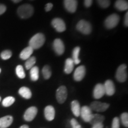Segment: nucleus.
<instances>
[{"label": "nucleus", "mask_w": 128, "mask_h": 128, "mask_svg": "<svg viewBox=\"0 0 128 128\" xmlns=\"http://www.w3.org/2000/svg\"><path fill=\"white\" fill-rule=\"evenodd\" d=\"M12 2H14V3H18L21 2V1H22V0H12Z\"/></svg>", "instance_id": "nucleus-40"}, {"label": "nucleus", "mask_w": 128, "mask_h": 128, "mask_svg": "<svg viewBox=\"0 0 128 128\" xmlns=\"http://www.w3.org/2000/svg\"><path fill=\"white\" fill-rule=\"evenodd\" d=\"M104 116H103V115L99 114H93L92 119H91L89 123L92 125H94V124H103V121L104 120Z\"/></svg>", "instance_id": "nucleus-23"}, {"label": "nucleus", "mask_w": 128, "mask_h": 128, "mask_svg": "<svg viewBox=\"0 0 128 128\" xmlns=\"http://www.w3.org/2000/svg\"><path fill=\"white\" fill-rule=\"evenodd\" d=\"M16 72L17 76L21 78V79H23V78H25L26 74L24 71L23 67L22 65H19L18 66H17L16 68Z\"/></svg>", "instance_id": "nucleus-29"}, {"label": "nucleus", "mask_w": 128, "mask_h": 128, "mask_svg": "<svg viewBox=\"0 0 128 128\" xmlns=\"http://www.w3.org/2000/svg\"><path fill=\"white\" fill-rule=\"evenodd\" d=\"M74 62L72 59L68 58L65 60V68H64V72L66 74H70L72 72L74 68Z\"/></svg>", "instance_id": "nucleus-19"}, {"label": "nucleus", "mask_w": 128, "mask_h": 128, "mask_svg": "<svg viewBox=\"0 0 128 128\" xmlns=\"http://www.w3.org/2000/svg\"><path fill=\"white\" fill-rule=\"evenodd\" d=\"M120 119L117 117H115L112 121V128H120Z\"/></svg>", "instance_id": "nucleus-33"}, {"label": "nucleus", "mask_w": 128, "mask_h": 128, "mask_svg": "<svg viewBox=\"0 0 128 128\" xmlns=\"http://www.w3.org/2000/svg\"><path fill=\"white\" fill-rule=\"evenodd\" d=\"M1 97H0V102H1Z\"/></svg>", "instance_id": "nucleus-42"}, {"label": "nucleus", "mask_w": 128, "mask_h": 128, "mask_svg": "<svg viewBox=\"0 0 128 128\" xmlns=\"http://www.w3.org/2000/svg\"><path fill=\"white\" fill-rule=\"evenodd\" d=\"M64 5L67 12L74 13L77 9V0H64Z\"/></svg>", "instance_id": "nucleus-12"}, {"label": "nucleus", "mask_w": 128, "mask_h": 128, "mask_svg": "<svg viewBox=\"0 0 128 128\" xmlns=\"http://www.w3.org/2000/svg\"><path fill=\"white\" fill-rule=\"evenodd\" d=\"M92 3V0H84V6L88 8L91 7Z\"/></svg>", "instance_id": "nucleus-36"}, {"label": "nucleus", "mask_w": 128, "mask_h": 128, "mask_svg": "<svg viewBox=\"0 0 128 128\" xmlns=\"http://www.w3.org/2000/svg\"><path fill=\"white\" fill-rule=\"evenodd\" d=\"M120 21V17L117 14H112L107 17L104 21L105 27L108 29L114 28L118 24Z\"/></svg>", "instance_id": "nucleus-3"}, {"label": "nucleus", "mask_w": 128, "mask_h": 128, "mask_svg": "<svg viewBox=\"0 0 128 128\" xmlns=\"http://www.w3.org/2000/svg\"><path fill=\"white\" fill-rule=\"evenodd\" d=\"M109 104L108 103H102V102L95 101V102H92L91 103L90 108L94 111L97 112H103L109 108Z\"/></svg>", "instance_id": "nucleus-8"}, {"label": "nucleus", "mask_w": 128, "mask_h": 128, "mask_svg": "<svg viewBox=\"0 0 128 128\" xmlns=\"http://www.w3.org/2000/svg\"><path fill=\"white\" fill-rule=\"evenodd\" d=\"M92 126V128H103L104 127L103 124H97Z\"/></svg>", "instance_id": "nucleus-39"}, {"label": "nucleus", "mask_w": 128, "mask_h": 128, "mask_svg": "<svg viewBox=\"0 0 128 128\" xmlns=\"http://www.w3.org/2000/svg\"><path fill=\"white\" fill-rule=\"evenodd\" d=\"M92 112L91 108L87 106L81 108V112H80V116H81L83 120L86 122L89 123L92 119Z\"/></svg>", "instance_id": "nucleus-7"}, {"label": "nucleus", "mask_w": 128, "mask_h": 128, "mask_svg": "<svg viewBox=\"0 0 128 128\" xmlns=\"http://www.w3.org/2000/svg\"><path fill=\"white\" fill-rule=\"evenodd\" d=\"M17 12L21 18H28L34 13V8L30 4H23L18 8Z\"/></svg>", "instance_id": "nucleus-1"}, {"label": "nucleus", "mask_w": 128, "mask_h": 128, "mask_svg": "<svg viewBox=\"0 0 128 128\" xmlns=\"http://www.w3.org/2000/svg\"><path fill=\"white\" fill-rule=\"evenodd\" d=\"M105 94V90L104 85L102 84H97L94 87L93 90V96L94 98L99 99L103 97Z\"/></svg>", "instance_id": "nucleus-15"}, {"label": "nucleus", "mask_w": 128, "mask_h": 128, "mask_svg": "<svg viewBox=\"0 0 128 128\" xmlns=\"http://www.w3.org/2000/svg\"><path fill=\"white\" fill-rule=\"evenodd\" d=\"M13 118L12 116H6L0 118V128H7L12 124Z\"/></svg>", "instance_id": "nucleus-17"}, {"label": "nucleus", "mask_w": 128, "mask_h": 128, "mask_svg": "<svg viewBox=\"0 0 128 128\" xmlns=\"http://www.w3.org/2000/svg\"><path fill=\"white\" fill-rule=\"evenodd\" d=\"M71 110L75 116L78 117L80 116L81 107L80 103L77 100H74L71 102Z\"/></svg>", "instance_id": "nucleus-21"}, {"label": "nucleus", "mask_w": 128, "mask_h": 128, "mask_svg": "<svg viewBox=\"0 0 128 128\" xmlns=\"http://www.w3.org/2000/svg\"><path fill=\"white\" fill-rule=\"evenodd\" d=\"M128 78L127 66L125 64H122L118 67L116 73V78L120 82H124L126 81Z\"/></svg>", "instance_id": "nucleus-5"}, {"label": "nucleus", "mask_w": 128, "mask_h": 128, "mask_svg": "<svg viewBox=\"0 0 128 128\" xmlns=\"http://www.w3.org/2000/svg\"><path fill=\"white\" fill-rule=\"evenodd\" d=\"M20 128H29V127H28V126L26 125V124H24V125L20 126Z\"/></svg>", "instance_id": "nucleus-41"}, {"label": "nucleus", "mask_w": 128, "mask_h": 128, "mask_svg": "<svg viewBox=\"0 0 128 128\" xmlns=\"http://www.w3.org/2000/svg\"><path fill=\"white\" fill-rule=\"evenodd\" d=\"M1 68H0V73H1Z\"/></svg>", "instance_id": "nucleus-43"}, {"label": "nucleus", "mask_w": 128, "mask_h": 128, "mask_svg": "<svg viewBox=\"0 0 128 128\" xmlns=\"http://www.w3.org/2000/svg\"><path fill=\"white\" fill-rule=\"evenodd\" d=\"M15 102V98L14 97H12V96H9V97H6L4 100H2V104L4 107L7 108L12 106Z\"/></svg>", "instance_id": "nucleus-28"}, {"label": "nucleus", "mask_w": 128, "mask_h": 128, "mask_svg": "<svg viewBox=\"0 0 128 128\" xmlns=\"http://www.w3.org/2000/svg\"><path fill=\"white\" fill-rule=\"evenodd\" d=\"M114 7L119 11H126L128 8V3L126 0H117L114 3Z\"/></svg>", "instance_id": "nucleus-20"}, {"label": "nucleus", "mask_w": 128, "mask_h": 128, "mask_svg": "<svg viewBox=\"0 0 128 128\" xmlns=\"http://www.w3.org/2000/svg\"><path fill=\"white\" fill-rule=\"evenodd\" d=\"M86 69L84 65L79 66L75 70L74 74V79L76 81H81L86 76Z\"/></svg>", "instance_id": "nucleus-13"}, {"label": "nucleus", "mask_w": 128, "mask_h": 128, "mask_svg": "<svg viewBox=\"0 0 128 128\" xmlns=\"http://www.w3.org/2000/svg\"><path fill=\"white\" fill-rule=\"evenodd\" d=\"M67 96H68V92H67V89L65 86H60L57 89L56 92V97L59 103H64L66 100Z\"/></svg>", "instance_id": "nucleus-6"}, {"label": "nucleus", "mask_w": 128, "mask_h": 128, "mask_svg": "<svg viewBox=\"0 0 128 128\" xmlns=\"http://www.w3.org/2000/svg\"><path fill=\"white\" fill-rule=\"evenodd\" d=\"M121 121L124 127H128V114L126 112L122 113L121 115Z\"/></svg>", "instance_id": "nucleus-32"}, {"label": "nucleus", "mask_w": 128, "mask_h": 128, "mask_svg": "<svg viewBox=\"0 0 128 128\" xmlns=\"http://www.w3.org/2000/svg\"><path fill=\"white\" fill-rule=\"evenodd\" d=\"M80 48L78 47H76L74 49H73L72 51V60L74 62V64L76 65H78L80 63L81 60L79 59V55H80Z\"/></svg>", "instance_id": "nucleus-25"}, {"label": "nucleus", "mask_w": 128, "mask_h": 128, "mask_svg": "<svg viewBox=\"0 0 128 128\" xmlns=\"http://www.w3.org/2000/svg\"><path fill=\"white\" fill-rule=\"evenodd\" d=\"M45 42V37L42 33H37L30 39L29 41V46L34 49H39L44 45Z\"/></svg>", "instance_id": "nucleus-2"}, {"label": "nucleus", "mask_w": 128, "mask_h": 128, "mask_svg": "<svg viewBox=\"0 0 128 128\" xmlns=\"http://www.w3.org/2000/svg\"><path fill=\"white\" fill-rule=\"evenodd\" d=\"M77 30L84 34H89L92 33V26L88 22L84 20H80L76 26Z\"/></svg>", "instance_id": "nucleus-4"}, {"label": "nucleus", "mask_w": 128, "mask_h": 128, "mask_svg": "<svg viewBox=\"0 0 128 128\" xmlns=\"http://www.w3.org/2000/svg\"><path fill=\"white\" fill-rule=\"evenodd\" d=\"M37 113H38V108L36 107H30L26 110L24 114V119L28 122H31L36 116Z\"/></svg>", "instance_id": "nucleus-11"}, {"label": "nucleus", "mask_w": 128, "mask_h": 128, "mask_svg": "<svg viewBox=\"0 0 128 128\" xmlns=\"http://www.w3.org/2000/svg\"><path fill=\"white\" fill-rule=\"evenodd\" d=\"M30 76L33 81H38L39 77V70L38 66H34L30 69Z\"/></svg>", "instance_id": "nucleus-24"}, {"label": "nucleus", "mask_w": 128, "mask_h": 128, "mask_svg": "<svg viewBox=\"0 0 128 128\" xmlns=\"http://www.w3.org/2000/svg\"><path fill=\"white\" fill-rule=\"evenodd\" d=\"M12 56V52L10 50H5L1 53V58L3 60H7Z\"/></svg>", "instance_id": "nucleus-30"}, {"label": "nucleus", "mask_w": 128, "mask_h": 128, "mask_svg": "<svg viewBox=\"0 0 128 128\" xmlns=\"http://www.w3.org/2000/svg\"><path fill=\"white\" fill-rule=\"evenodd\" d=\"M97 1L99 6L103 8H108L110 5V0H97Z\"/></svg>", "instance_id": "nucleus-31"}, {"label": "nucleus", "mask_w": 128, "mask_h": 128, "mask_svg": "<svg viewBox=\"0 0 128 128\" xmlns=\"http://www.w3.org/2000/svg\"><path fill=\"white\" fill-rule=\"evenodd\" d=\"M6 10H7V7L5 5L0 4V15L4 14L6 12Z\"/></svg>", "instance_id": "nucleus-35"}, {"label": "nucleus", "mask_w": 128, "mask_h": 128, "mask_svg": "<svg viewBox=\"0 0 128 128\" xmlns=\"http://www.w3.org/2000/svg\"><path fill=\"white\" fill-rule=\"evenodd\" d=\"M71 124L72 128H82L76 119H72L71 120Z\"/></svg>", "instance_id": "nucleus-34"}, {"label": "nucleus", "mask_w": 128, "mask_h": 128, "mask_svg": "<svg viewBox=\"0 0 128 128\" xmlns=\"http://www.w3.org/2000/svg\"><path fill=\"white\" fill-rule=\"evenodd\" d=\"M36 62V59L34 56H31L26 60L25 63V67L27 70H30L34 66Z\"/></svg>", "instance_id": "nucleus-26"}, {"label": "nucleus", "mask_w": 128, "mask_h": 128, "mask_svg": "<svg viewBox=\"0 0 128 128\" xmlns=\"http://www.w3.org/2000/svg\"><path fill=\"white\" fill-rule=\"evenodd\" d=\"M103 85L105 90V94H107L108 96H112L115 93V86L114 82L112 80H107Z\"/></svg>", "instance_id": "nucleus-14"}, {"label": "nucleus", "mask_w": 128, "mask_h": 128, "mask_svg": "<svg viewBox=\"0 0 128 128\" xmlns=\"http://www.w3.org/2000/svg\"><path fill=\"white\" fill-rule=\"evenodd\" d=\"M53 48L58 55H62L65 52V46L61 39H56L53 43Z\"/></svg>", "instance_id": "nucleus-10"}, {"label": "nucleus", "mask_w": 128, "mask_h": 128, "mask_svg": "<svg viewBox=\"0 0 128 128\" xmlns=\"http://www.w3.org/2000/svg\"><path fill=\"white\" fill-rule=\"evenodd\" d=\"M53 8V4L52 3L50 2H49L48 3V4H46V5L45 6V8H44V9H45L46 12H49V11H50L52 8Z\"/></svg>", "instance_id": "nucleus-37"}, {"label": "nucleus", "mask_w": 128, "mask_h": 128, "mask_svg": "<svg viewBox=\"0 0 128 128\" xmlns=\"http://www.w3.org/2000/svg\"><path fill=\"white\" fill-rule=\"evenodd\" d=\"M52 26L58 32H63L66 30V25L62 19L60 18H55L51 22Z\"/></svg>", "instance_id": "nucleus-9"}, {"label": "nucleus", "mask_w": 128, "mask_h": 128, "mask_svg": "<svg viewBox=\"0 0 128 128\" xmlns=\"http://www.w3.org/2000/svg\"><path fill=\"white\" fill-rule=\"evenodd\" d=\"M44 117L48 121H52L55 116V110L52 106H48L44 108Z\"/></svg>", "instance_id": "nucleus-16"}, {"label": "nucleus", "mask_w": 128, "mask_h": 128, "mask_svg": "<svg viewBox=\"0 0 128 128\" xmlns=\"http://www.w3.org/2000/svg\"><path fill=\"white\" fill-rule=\"evenodd\" d=\"M42 74L44 79H49L51 76H52V71H51L50 67L49 65H45L42 69Z\"/></svg>", "instance_id": "nucleus-27"}, {"label": "nucleus", "mask_w": 128, "mask_h": 128, "mask_svg": "<svg viewBox=\"0 0 128 128\" xmlns=\"http://www.w3.org/2000/svg\"><path fill=\"white\" fill-rule=\"evenodd\" d=\"M124 24L125 26L128 27V12H126L125 16H124Z\"/></svg>", "instance_id": "nucleus-38"}, {"label": "nucleus", "mask_w": 128, "mask_h": 128, "mask_svg": "<svg viewBox=\"0 0 128 128\" xmlns=\"http://www.w3.org/2000/svg\"><path fill=\"white\" fill-rule=\"evenodd\" d=\"M33 50H33V48H32L29 46H28L21 52L20 54V58L22 60H27L30 57H31Z\"/></svg>", "instance_id": "nucleus-18"}, {"label": "nucleus", "mask_w": 128, "mask_h": 128, "mask_svg": "<svg viewBox=\"0 0 128 128\" xmlns=\"http://www.w3.org/2000/svg\"><path fill=\"white\" fill-rule=\"evenodd\" d=\"M18 93L25 99H30L32 96L31 90L26 87H21L18 90Z\"/></svg>", "instance_id": "nucleus-22"}]
</instances>
